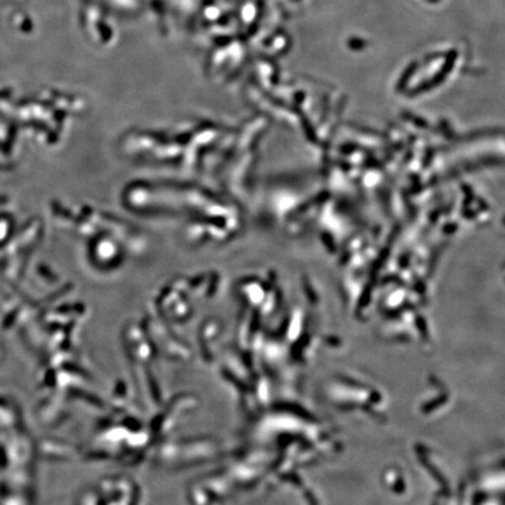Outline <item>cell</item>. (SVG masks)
<instances>
[{
    "label": "cell",
    "instance_id": "cell-3",
    "mask_svg": "<svg viewBox=\"0 0 505 505\" xmlns=\"http://www.w3.org/2000/svg\"><path fill=\"white\" fill-rule=\"evenodd\" d=\"M427 2H431V4H436V2H440L441 0H426Z\"/></svg>",
    "mask_w": 505,
    "mask_h": 505
},
{
    "label": "cell",
    "instance_id": "cell-4",
    "mask_svg": "<svg viewBox=\"0 0 505 505\" xmlns=\"http://www.w3.org/2000/svg\"><path fill=\"white\" fill-rule=\"evenodd\" d=\"M292 1H298V0H292Z\"/></svg>",
    "mask_w": 505,
    "mask_h": 505
},
{
    "label": "cell",
    "instance_id": "cell-2",
    "mask_svg": "<svg viewBox=\"0 0 505 505\" xmlns=\"http://www.w3.org/2000/svg\"><path fill=\"white\" fill-rule=\"evenodd\" d=\"M416 68H418V63L416 62H412L408 64V67L406 68L405 73L402 74L401 79H400V82H399V87H403L406 86L407 81H408L410 79V76H413V74L415 73Z\"/></svg>",
    "mask_w": 505,
    "mask_h": 505
},
{
    "label": "cell",
    "instance_id": "cell-1",
    "mask_svg": "<svg viewBox=\"0 0 505 505\" xmlns=\"http://www.w3.org/2000/svg\"><path fill=\"white\" fill-rule=\"evenodd\" d=\"M347 46L348 48L352 51H363L366 48L367 46V42L364 40V39H360V38H357V37H351L350 39L347 40Z\"/></svg>",
    "mask_w": 505,
    "mask_h": 505
}]
</instances>
